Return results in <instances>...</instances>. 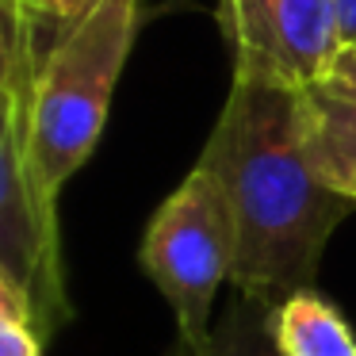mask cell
Returning <instances> with one entry per match:
<instances>
[{"label":"cell","mask_w":356,"mask_h":356,"mask_svg":"<svg viewBox=\"0 0 356 356\" xmlns=\"http://www.w3.org/2000/svg\"><path fill=\"white\" fill-rule=\"evenodd\" d=\"M200 161L222 180L234 207V291L280 302L314 287L322 253L353 203L314 161L307 92L234 73Z\"/></svg>","instance_id":"obj_1"},{"label":"cell","mask_w":356,"mask_h":356,"mask_svg":"<svg viewBox=\"0 0 356 356\" xmlns=\"http://www.w3.org/2000/svg\"><path fill=\"white\" fill-rule=\"evenodd\" d=\"M42 35L16 8H4V70H0V280L27 295L42 337L73 318L62 272L58 203L42 195L27 161V115L42 62Z\"/></svg>","instance_id":"obj_2"},{"label":"cell","mask_w":356,"mask_h":356,"mask_svg":"<svg viewBox=\"0 0 356 356\" xmlns=\"http://www.w3.org/2000/svg\"><path fill=\"white\" fill-rule=\"evenodd\" d=\"M134 35L138 0H104L42 54L27 115V161L50 203L92 157Z\"/></svg>","instance_id":"obj_3"},{"label":"cell","mask_w":356,"mask_h":356,"mask_svg":"<svg viewBox=\"0 0 356 356\" xmlns=\"http://www.w3.org/2000/svg\"><path fill=\"white\" fill-rule=\"evenodd\" d=\"M138 264L177 318V348L203 353L215 330V299L234 284L238 226L222 180L195 161L177 192L149 218Z\"/></svg>","instance_id":"obj_4"},{"label":"cell","mask_w":356,"mask_h":356,"mask_svg":"<svg viewBox=\"0 0 356 356\" xmlns=\"http://www.w3.org/2000/svg\"><path fill=\"white\" fill-rule=\"evenodd\" d=\"M222 19L234 42V73L276 85H325L345 54L337 0H226Z\"/></svg>","instance_id":"obj_5"},{"label":"cell","mask_w":356,"mask_h":356,"mask_svg":"<svg viewBox=\"0 0 356 356\" xmlns=\"http://www.w3.org/2000/svg\"><path fill=\"white\" fill-rule=\"evenodd\" d=\"M272 337L284 356H356V337L348 322L314 287L276 302Z\"/></svg>","instance_id":"obj_6"},{"label":"cell","mask_w":356,"mask_h":356,"mask_svg":"<svg viewBox=\"0 0 356 356\" xmlns=\"http://www.w3.org/2000/svg\"><path fill=\"white\" fill-rule=\"evenodd\" d=\"M310 100V142H314V161L322 177L356 207V100L314 88Z\"/></svg>","instance_id":"obj_7"},{"label":"cell","mask_w":356,"mask_h":356,"mask_svg":"<svg viewBox=\"0 0 356 356\" xmlns=\"http://www.w3.org/2000/svg\"><path fill=\"white\" fill-rule=\"evenodd\" d=\"M272 310H276V302L253 299V295L230 287V302L215 318L207 348L195 356H284L276 337H272ZM169 356H192V353L172 348Z\"/></svg>","instance_id":"obj_8"},{"label":"cell","mask_w":356,"mask_h":356,"mask_svg":"<svg viewBox=\"0 0 356 356\" xmlns=\"http://www.w3.org/2000/svg\"><path fill=\"white\" fill-rule=\"evenodd\" d=\"M47 337H42L35 310L19 287L0 280V356H42Z\"/></svg>","instance_id":"obj_9"},{"label":"cell","mask_w":356,"mask_h":356,"mask_svg":"<svg viewBox=\"0 0 356 356\" xmlns=\"http://www.w3.org/2000/svg\"><path fill=\"white\" fill-rule=\"evenodd\" d=\"M4 4H12V8L24 12L39 35L54 31V39H58V35H65L70 27H77L85 16H92L104 0H4Z\"/></svg>","instance_id":"obj_10"},{"label":"cell","mask_w":356,"mask_h":356,"mask_svg":"<svg viewBox=\"0 0 356 356\" xmlns=\"http://www.w3.org/2000/svg\"><path fill=\"white\" fill-rule=\"evenodd\" d=\"M337 16H341V39H345V54L356 50V0H337Z\"/></svg>","instance_id":"obj_11"},{"label":"cell","mask_w":356,"mask_h":356,"mask_svg":"<svg viewBox=\"0 0 356 356\" xmlns=\"http://www.w3.org/2000/svg\"><path fill=\"white\" fill-rule=\"evenodd\" d=\"M330 81H337V85H348V88H356V58H341L337 62V70H333V77Z\"/></svg>","instance_id":"obj_12"},{"label":"cell","mask_w":356,"mask_h":356,"mask_svg":"<svg viewBox=\"0 0 356 356\" xmlns=\"http://www.w3.org/2000/svg\"><path fill=\"white\" fill-rule=\"evenodd\" d=\"M341 58H356V50H348V54H341Z\"/></svg>","instance_id":"obj_13"}]
</instances>
